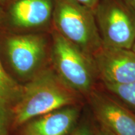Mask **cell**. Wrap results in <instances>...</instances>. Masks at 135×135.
<instances>
[{
	"mask_svg": "<svg viewBox=\"0 0 135 135\" xmlns=\"http://www.w3.org/2000/svg\"><path fill=\"white\" fill-rule=\"evenodd\" d=\"M80 94L64 83L52 68L45 67L23 85L21 97L10 109L11 128L68 106L80 104Z\"/></svg>",
	"mask_w": 135,
	"mask_h": 135,
	"instance_id": "1",
	"label": "cell"
},
{
	"mask_svg": "<svg viewBox=\"0 0 135 135\" xmlns=\"http://www.w3.org/2000/svg\"><path fill=\"white\" fill-rule=\"evenodd\" d=\"M50 58L61 80L75 92L87 97L95 88L97 75L91 57L53 30Z\"/></svg>",
	"mask_w": 135,
	"mask_h": 135,
	"instance_id": "2",
	"label": "cell"
},
{
	"mask_svg": "<svg viewBox=\"0 0 135 135\" xmlns=\"http://www.w3.org/2000/svg\"><path fill=\"white\" fill-rule=\"evenodd\" d=\"M54 30L91 57L102 45L92 9L75 0H54Z\"/></svg>",
	"mask_w": 135,
	"mask_h": 135,
	"instance_id": "3",
	"label": "cell"
},
{
	"mask_svg": "<svg viewBox=\"0 0 135 135\" xmlns=\"http://www.w3.org/2000/svg\"><path fill=\"white\" fill-rule=\"evenodd\" d=\"M102 45L131 49L135 42V11L123 0H99L93 10Z\"/></svg>",
	"mask_w": 135,
	"mask_h": 135,
	"instance_id": "4",
	"label": "cell"
},
{
	"mask_svg": "<svg viewBox=\"0 0 135 135\" xmlns=\"http://www.w3.org/2000/svg\"><path fill=\"white\" fill-rule=\"evenodd\" d=\"M6 51L13 71L27 82L45 68L48 41L41 34L16 35L8 39Z\"/></svg>",
	"mask_w": 135,
	"mask_h": 135,
	"instance_id": "5",
	"label": "cell"
},
{
	"mask_svg": "<svg viewBox=\"0 0 135 135\" xmlns=\"http://www.w3.org/2000/svg\"><path fill=\"white\" fill-rule=\"evenodd\" d=\"M91 58L104 85H121L135 81V53L131 49L101 45Z\"/></svg>",
	"mask_w": 135,
	"mask_h": 135,
	"instance_id": "6",
	"label": "cell"
},
{
	"mask_svg": "<svg viewBox=\"0 0 135 135\" xmlns=\"http://www.w3.org/2000/svg\"><path fill=\"white\" fill-rule=\"evenodd\" d=\"M86 97L99 125L114 135H135V114L110 94L95 88Z\"/></svg>",
	"mask_w": 135,
	"mask_h": 135,
	"instance_id": "7",
	"label": "cell"
},
{
	"mask_svg": "<svg viewBox=\"0 0 135 135\" xmlns=\"http://www.w3.org/2000/svg\"><path fill=\"white\" fill-rule=\"evenodd\" d=\"M81 104L68 106L30 119L20 135H70L80 116Z\"/></svg>",
	"mask_w": 135,
	"mask_h": 135,
	"instance_id": "8",
	"label": "cell"
},
{
	"mask_svg": "<svg viewBox=\"0 0 135 135\" xmlns=\"http://www.w3.org/2000/svg\"><path fill=\"white\" fill-rule=\"evenodd\" d=\"M54 0H17L11 7V16L15 26L36 29L53 21Z\"/></svg>",
	"mask_w": 135,
	"mask_h": 135,
	"instance_id": "9",
	"label": "cell"
},
{
	"mask_svg": "<svg viewBox=\"0 0 135 135\" xmlns=\"http://www.w3.org/2000/svg\"><path fill=\"white\" fill-rule=\"evenodd\" d=\"M23 85L6 73L0 60V104L11 109L21 97Z\"/></svg>",
	"mask_w": 135,
	"mask_h": 135,
	"instance_id": "10",
	"label": "cell"
},
{
	"mask_svg": "<svg viewBox=\"0 0 135 135\" xmlns=\"http://www.w3.org/2000/svg\"><path fill=\"white\" fill-rule=\"evenodd\" d=\"M108 93L135 114V81L121 85H104Z\"/></svg>",
	"mask_w": 135,
	"mask_h": 135,
	"instance_id": "11",
	"label": "cell"
},
{
	"mask_svg": "<svg viewBox=\"0 0 135 135\" xmlns=\"http://www.w3.org/2000/svg\"><path fill=\"white\" fill-rule=\"evenodd\" d=\"M10 128V109L0 104V135H9Z\"/></svg>",
	"mask_w": 135,
	"mask_h": 135,
	"instance_id": "12",
	"label": "cell"
},
{
	"mask_svg": "<svg viewBox=\"0 0 135 135\" xmlns=\"http://www.w3.org/2000/svg\"><path fill=\"white\" fill-rule=\"evenodd\" d=\"M75 1L86 6L89 9L93 10L97 6V3H98L99 0H75Z\"/></svg>",
	"mask_w": 135,
	"mask_h": 135,
	"instance_id": "13",
	"label": "cell"
},
{
	"mask_svg": "<svg viewBox=\"0 0 135 135\" xmlns=\"http://www.w3.org/2000/svg\"><path fill=\"white\" fill-rule=\"evenodd\" d=\"M91 135H114L111 131L108 130L103 126H99V128H97L95 130L91 132Z\"/></svg>",
	"mask_w": 135,
	"mask_h": 135,
	"instance_id": "14",
	"label": "cell"
},
{
	"mask_svg": "<svg viewBox=\"0 0 135 135\" xmlns=\"http://www.w3.org/2000/svg\"><path fill=\"white\" fill-rule=\"evenodd\" d=\"M70 135H91V131L86 128H81L72 133Z\"/></svg>",
	"mask_w": 135,
	"mask_h": 135,
	"instance_id": "15",
	"label": "cell"
},
{
	"mask_svg": "<svg viewBox=\"0 0 135 135\" xmlns=\"http://www.w3.org/2000/svg\"><path fill=\"white\" fill-rule=\"evenodd\" d=\"M135 11V0H123Z\"/></svg>",
	"mask_w": 135,
	"mask_h": 135,
	"instance_id": "16",
	"label": "cell"
},
{
	"mask_svg": "<svg viewBox=\"0 0 135 135\" xmlns=\"http://www.w3.org/2000/svg\"><path fill=\"white\" fill-rule=\"evenodd\" d=\"M131 50L133 51V52H134V53H135V42L134 43V44H133V46H132V48H131Z\"/></svg>",
	"mask_w": 135,
	"mask_h": 135,
	"instance_id": "17",
	"label": "cell"
}]
</instances>
